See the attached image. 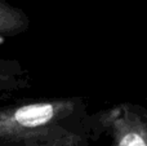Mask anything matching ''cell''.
I'll return each mask as SVG.
<instances>
[{"label":"cell","instance_id":"2","mask_svg":"<svg viewBox=\"0 0 147 146\" xmlns=\"http://www.w3.org/2000/svg\"><path fill=\"white\" fill-rule=\"evenodd\" d=\"M65 105L54 103H32L21 106L10 113L0 114V135L16 132L18 129L35 128L53 120Z\"/></svg>","mask_w":147,"mask_h":146},{"label":"cell","instance_id":"4","mask_svg":"<svg viewBox=\"0 0 147 146\" xmlns=\"http://www.w3.org/2000/svg\"><path fill=\"white\" fill-rule=\"evenodd\" d=\"M10 65L7 61H0V91L10 89L13 87H18L20 80L16 79V75L20 74V70H12L9 69Z\"/></svg>","mask_w":147,"mask_h":146},{"label":"cell","instance_id":"3","mask_svg":"<svg viewBox=\"0 0 147 146\" xmlns=\"http://www.w3.org/2000/svg\"><path fill=\"white\" fill-rule=\"evenodd\" d=\"M22 13L16 12L14 9L0 1V34H9L10 31H20L25 23Z\"/></svg>","mask_w":147,"mask_h":146},{"label":"cell","instance_id":"1","mask_svg":"<svg viewBox=\"0 0 147 146\" xmlns=\"http://www.w3.org/2000/svg\"><path fill=\"white\" fill-rule=\"evenodd\" d=\"M112 146H147V109L124 102L109 113Z\"/></svg>","mask_w":147,"mask_h":146}]
</instances>
